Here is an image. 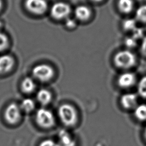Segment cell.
I'll return each instance as SVG.
<instances>
[{
  "label": "cell",
  "mask_w": 146,
  "mask_h": 146,
  "mask_svg": "<svg viewBox=\"0 0 146 146\" xmlns=\"http://www.w3.org/2000/svg\"><path fill=\"white\" fill-rule=\"evenodd\" d=\"M58 116L61 122L66 126L71 127L76 124L78 121V113L72 105L63 104L58 110Z\"/></svg>",
  "instance_id": "1"
},
{
  "label": "cell",
  "mask_w": 146,
  "mask_h": 146,
  "mask_svg": "<svg viewBox=\"0 0 146 146\" xmlns=\"http://www.w3.org/2000/svg\"><path fill=\"white\" fill-rule=\"evenodd\" d=\"M136 56L131 51L127 50L119 51L114 56L116 66L121 68H128L136 63Z\"/></svg>",
  "instance_id": "2"
},
{
  "label": "cell",
  "mask_w": 146,
  "mask_h": 146,
  "mask_svg": "<svg viewBox=\"0 0 146 146\" xmlns=\"http://www.w3.org/2000/svg\"><path fill=\"white\" fill-rule=\"evenodd\" d=\"M35 121L39 127L44 129L52 128L55 123V117L52 112L44 108H39L36 111Z\"/></svg>",
  "instance_id": "3"
},
{
  "label": "cell",
  "mask_w": 146,
  "mask_h": 146,
  "mask_svg": "<svg viewBox=\"0 0 146 146\" xmlns=\"http://www.w3.org/2000/svg\"><path fill=\"white\" fill-rule=\"evenodd\" d=\"M22 116V111L20 106L15 103L10 104L6 108L4 117L6 121L10 124L14 125L18 123Z\"/></svg>",
  "instance_id": "4"
},
{
  "label": "cell",
  "mask_w": 146,
  "mask_h": 146,
  "mask_svg": "<svg viewBox=\"0 0 146 146\" xmlns=\"http://www.w3.org/2000/svg\"><path fill=\"white\" fill-rule=\"evenodd\" d=\"M32 73L35 78L44 82L50 80L53 77L54 70L48 64H40L33 68Z\"/></svg>",
  "instance_id": "5"
},
{
  "label": "cell",
  "mask_w": 146,
  "mask_h": 146,
  "mask_svg": "<svg viewBox=\"0 0 146 146\" xmlns=\"http://www.w3.org/2000/svg\"><path fill=\"white\" fill-rule=\"evenodd\" d=\"M71 12L70 6L63 2L54 3L50 10V14L55 19L67 18Z\"/></svg>",
  "instance_id": "6"
},
{
  "label": "cell",
  "mask_w": 146,
  "mask_h": 146,
  "mask_svg": "<svg viewBox=\"0 0 146 146\" xmlns=\"http://www.w3.org/2000/svg\"><path fill=\"white\" fill-rule=\"evenodd\" d=\"M25 4L27 10L34 14H42L47 9L45 0H26Z\"/></svg>",
  "instance_id": "7"
},
{
  "label": "cell",
  "mask_w": 146,
  "mask_h": 146,
  "mask_svg": "<svg viewBox=\"0 0 146 146\" xmlns=\"http://www.w3.org/2000/svg\"><path fill=\"white\" fill-rule=\"evenodd\" d=\"M136 82V76L132 72H124L121 74L117 79L118 85L123 88L132 86Z\"/></svg>",
  "instance_id": "8"
},
{
  "label": "cell",
  "mask_w": 146,
  "mask_h": 146,
  "mask_svg": "<svg viewBox=\"0 0 146 146\" xmlns=\"http://www.w3.org/2000/svg\"><path fill=\"white\" fill-rule=\"evenodd\" d=\"M14 64L13 58L9 55L0 56V74H5L9 72Z\"/></svg>",
  "instance_id": "9"
},
{
  "label": "cell",
  "mask_w": 146,
  "mask_h": 146,
  "mask_svg": "<svg viewBox=\"0 0 146 146\" xmlns=\"http://www.w3.org/2000/svg\"><path fill=\"white\" fill-rule=\"evenodd\" d=\"M122 106L126 109L135 107L137 103V96L133 93H127L122 95L120 99Z\"/></svg>",
  "instance_id": "10"
},
{
  "label": "cell",
  "mask_w": 146,
  "mask_h": 146,
  "mask_svg": "<svg viewBox=\"0 0 146 146\" xmlns=\"http://www.w3.org/2000/svg\"><path fill=\"white\" fill-rule=\"evenodd\" d=\"M58 146H75V142L71 134L62 130L59 133V141L57 142Z\"/></svg>",
  "instance_id": "11"
},
{
  "label": "cell",
  "mask_w": 146,
  "mask_h": 146,
  "mask_svg": "<svg viewBox=\"0 0 146 146\" xmlns=\"http://www.w3.org/2000/svg\"><path fill=\"white\" fill-rule=\"evenodd\" d=\"M36 99L42 105L45 106L49 104L52 99L51 93L46 89H40L37 92Z\"/></svg>",
  "instance_id": "12"
},
{
  "label": "cell",
  "mask_w": 146,
  "mask_h": 146,
  "mask_svg": "<svg viewBox=\"0 0 146 146\" xmlns=\"http://www.w3.org/2000/svg\"><path fill=\"white\" fill-rule=\"evenodd\" d=\"M75 15L79 20L86 21L90 17L91 11L87 6L80 5L75 9Z\"/></svg>",
  "instance_id": "13"
},
{
  "label": "cell",
  "mask_w": 146,
  "mask_h": 146,
  "mask_svg": "<svg viewBox=\"0 0 146 146\" xmlns=\"http://www.w3.org/2000/svg\"><path fill=\"white\" fill-rule=\"evenodd\" d=\"M36 85L33 79L30 77L25 78L21 83V89L26 94L32 93L35 89Z\"/></svg>",
  "instance_id": "14"
},
{
  "label": "cell",
  "mask_w": 146,
  "mask_h": 146,
  "mask_svg": "<svg viewBox=\"0 0 146 146\" xmlns=\"http://www.w3.org/2000/svg\"><path fill=\"white\" fill-rule=\"evenodd\" d=\"M117 6L121 12L128 14L132 11L133 7V2L132 0H119Z\"/></svg>",
  "instance_id": "15"
},
{
  "label": "cell",
  "mask_w": 146,
  "mask_h": 146,
  "mask_svg": "<svg viewBox=\"0 0 146 146\" xmlns=\"http://www.w3.org/2000/svg\"><path fill=\"white\" fill-rule=\"evenodd\" d=\"M19 106L22 111L30 113L35 109V104L33 99L30 98H25L21 102Z\"/></svg>",
  "instance_id": "16"
},
{
  "label": "cell",
  "mask_w": 146,
  "mask_h": 146,
  "mask_svg": "<svg viewBox=\"0 0 146 146\" xmlns=\"http://www.w3.org/2000/svg\"><path fill=\"white\" fill-rule=\"evenodd\" d=\"M134 115L136 119L143 121L146 120V104H141L136 106L134 110Z\"/></svg>",
  "instance_id": "17"
},
{
  "label": "cell",
  "mask_w": 146,
  "mask_h": 146,
  "mask_svg": "<svg viewBox=\"0 0 146 146\" xmlns=\"http://www.w3.org/2000/svg\"><path fill=\"white\" fill-rule=\"evenodd\" d=\"M136 18L137 21L146 23V5H141L136 11Z\"/></svg>",
  "instance_id": "18"
},
{
  "label": "cell",
  "mask_w": 146,
  "mask_h": 146,
  "mask_svg": "<svg viewBox=\"0 0 146 146\" xmlns=\"http://www.w3.org/2000/svg\"><path fill=\"white\" fill-rule=\"evenodd\" d=\"M137 92L142 98H146V76L140 79L137 84Z\"/></svg>",
  "instance_id": "19"
},
{
  "label": "cell",
  "mask_w": 146,
  "mask_h": 146,
  "mask_svg": "<svg viewBox=\"0 0 146 146\" xmlns=\"http://www.w3.org/2000/svg\"><path fill=\"white\" fill-rule=\"evenodd\" d=\"M9 43L7 36L3 33L0 31V51L5 50Z\"/></svg>",
  "instance_id": "20"
},
{
  "label": "cell",
  "mask_w": 146,
  "mask_h": 146,
  "mask_svg": "<svg viewBox=\"0 0 146 146\" xmlns=\"http://www.w3.org/2000/svg\"><path fill=\"white\" fill-rule=\"evenodd\" d=\"M123 27L125 30L128 31H133L135 28H136V22L133 19H128L125 20L123 22Z\"/></svg>",
  "instance_id": "21"
},
{
  "label": "cell",
  "mask_w": 146,
  "mask_h": 146,
  "mask_svg": "<svg viewBox=\"0 0 146 146\" xmlns=\"http://www.w3.org/2000/svg\"><path fill=\"white\" fill-rule=\"evenodd\" d=\"M39 146H58V143L51 139H46L42 141Z\"/></svg>",
  "instance_id": "22"
},
{
  "label": "cell",
  "mask_w": 146,
  "mask_h": 146,
  "mask_svg": "<svg viewBox=\"0 0 146 146\" xmlns=\"http://www.w3.org/2000/svg\"><path fill=\"white\" fill-rule=\"evenodd\" d=\"M125 44L128 47H129V48L134 47L136 45V39L133 37L127 38L125 40Z\"/></svg>",
  "instance_id": "23"
},
{
  "label": "cell",
  "mask_w": 146,
  "mask_h": 146,
  "mask_svg": "<svg viewBox=\"0 0 146 146\" xmlns=\"http://www.w3.org/2000/svg\"><path fill=\"white\" fill-rule=\"evenodd\" d=\"M65 25L67 28L69 29H72L76 27V21L72 18H67V20L66 21Z\"/></svg>",
  "instance_id": "24"
},
{
  "label": "cell",
  "mask_w": 146,
  "mask_h": 146,
  "mask_svg": "<svg viewBox=\"0 0 146 146\" xmlns=\"http://www.w3.org/2000/svg\"><path fill=\"white\" fill-rule=\"evenodd\" d=\"M132 31H133V36H132V37L136 39H137V38H139L140 36H141V35L143 34V31L141 29H137V27L135 28Z\"/></svg>",
  "instance_id": "25"
},
{
  "label": "cell",
  "mask_w": 146,
  "mask_h": 146,
  "mask_svg": "<svg viewBox=\"0 0 146 146\" xmlns=\"http://www.w3.org/2000/svg\"><path fill=\"white\" fill-rule=\"evenodd\" d=\"M141 51L142 54L146 56V36L143 38L141 43Z\"/></svg>",
  "instance_id": "26"
},
{
  "label": "cell",
  "mask_w": 146,
  "mask_h": 146,
  "mask_svg": "<svg viewBox=\"0 0 146 146\" xmlns=\"http://www.w3.org/2000/svg\"><path fill=\"white\" fill-rule=\"evenodd\" d=\"M2 0H0V9L2 8Z\"/></svg>",
  "instance_id": "27"
},
{
  "label": "cell",
  "mask_w": 146,
  "mask_h": 146,
  "mask_svg": "<svg viewBox=\"0 0 146 146\" xmlns=\"http://www.w3.org/2000/svg\"><path fill=\"white\" fill-rule=\"evenodd\" d=\"M2 27V23L0 21V31H1V29Z\"/></svg>",
  "instance_id": "28"
},
{
  "label": "cell",
  "mask_w": 146,
  "mask_h": 146,
  "mask_svg": "<svg viewBox=\"0 0 146 146\" xmlns=\"http://www.w3.org/2000/svg\"><path fill=\"white\" fill-rule=\"evenodd\" d=\"M93 1H96V2H100V1H103V0H93Z\"/></svg>",
  "instance_id": "29"
},
{
  "label": "cell",
  "mask_w": 146,
  "mask_h": 146,
  "mask_svg": "<svg viewBox=\"0 0 146 146\" xmlns=\"http://www.w3.org/2000/svg\"><path fill=\"white\" fill-rule=\"evenodd\" d=\"M144 135H145V139H146V127H145V132H144Z\"/></svg>",
  "instance_id": "30"
}]
</instances>
